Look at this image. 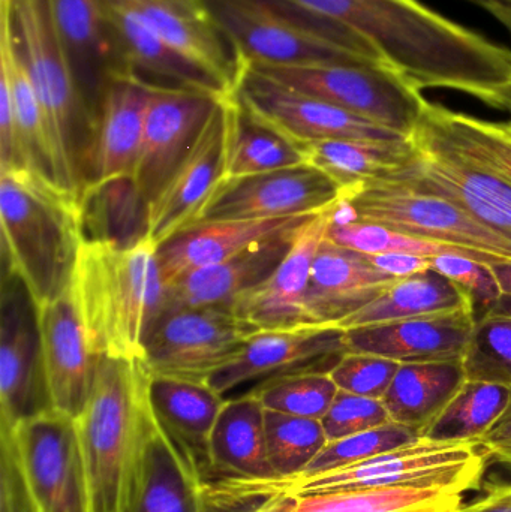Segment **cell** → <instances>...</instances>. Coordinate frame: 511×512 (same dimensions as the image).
I'll return each instance as SVG.
<instances>
[{"instance_id":"15","label":"cell","mask_w":511,"mask_h":512,"mask_svg":"<svg viewBox=\"0 0 511 512\" xmlns=\"http://www.w3.org/2000/svg\"><path fill=\"white\" fill-rule=\"evenodd\" d=\"M50 409L42 379L36 307L18 277L5 273L0 322V432Z\"/></svg>"},{"instance_id":"35","label":"cell","mask_w":511,"mask_h":512,"mask_svg":"<svg viewBox=\"0 0 511 512\" xmlns=\"http://www.w3.org/2000/svg\"><path fill=\"white\" fill-rule=\"evenodd\" d=\"M225 400L209 384L153 376L150 381V403L159 423L200 459L206 471L210 438Z\"/></svg>"},{"instance_id":"7","label":"cell","mask_w":511,"mask_h":512,"mask_svg":"<svg viewBox=\"0 0 511 512\" xmlns=\"http://www.w3.org/2000/svg\"><path fill=\"white\" fill-rule=\"evenodd\" d=\"M410 140L417 159L399 173L511 243V173L453 123L449 108L428 102Z\"/></svg>"},{"instance_id":"50","label":"cell","mask_w":511,"mask_h":512,"mask_svg":"<svg viewBox=\"0 0 511 512\" xmlns=\"http://www.w3.org/2000/svg\"><path fill=\"white\" fill-rule=\"evenodd\" d=\"M491 14L511 35V0H467Z\"/></svg>"},{"instance_id":"22","label":"cell","mask_w":511,"mask_h":512,"mask_svg":"<svg viewBox=\"0 0 511 512\" xmlns=\"http://www.w3.org/2000/svg\"><path fill=\"white\" fill-rule=\"evenodd\" d=\"M474 310L420 316L345 330L348 352L389 358L399 364L462 361L476 328Z\"/></svg>"},{"instance_id":"25","label":"cell","mask_w":511,"mask_h":512,"mask_svg":"<svg viewBox=\"0 0 511 512\" xmlns=\"http://www.w3.org/2000/svg\"><path fill=\"white\" fill-rule=\"evenodd\" d=\"M317 215L263 221L195 222L158 246L165 288L192 271L219 264L255 243L297 230Z\"/></svg>"},{"instance_id":"40","label":"cell","mask_w":511,"mask_h":512,"mask_svg":"<svg viewBox=\"0 0 511 512\" xmlns=\"http://www.w3.org/2000/svg\"><path fill=\"white\" fill-rule=\"evenodd\" d=\"M327 240L335 245L362 252V254H411L422 256H435L443 254H455L470 256L483 262L501 261L492 256L468 251L458 246L444 245V243L429 242V240L417 239L407 234L396 233L381 225L368 224V222L336 221L332 219Z\"/></svg>"},{"instance_id":"14","label":"cell","mask_w":511,"mask_h":512,"mask_svg":"<svg viewBox=\"0 0 511 512\" xmlns=\"http://www.w3.org/2000/svg\"><path fill=\"white\" fill-rule=\"evenodd\" d=\"M233 96L255 119L296 144L323 140H410L329 102L270 83L248 69Z\"/></svg>"},{"instance_id":"41","label":"cell","mask_w":511,"mask_h":512,"mask_svg":"<svg viewBox=\"0 0 511 512\" xmlns=\"http://www.w3.org/2000/svg\"><path fill=\"white\" fill-rule=\"evenodd\" d=\"M462 364L467 381L511 387V318L494 315L480 318Z\"/></svg>"},{"instance_id":"27","label":"cell","mask_w":511,"mask_h":512,"mask_svg":"<svg viewBox=\"0 0 511 512\" xmlns=\"http://www.w3.org/2000/svg\"><path fill=\"white\" fill-rule=\"evenodd\" d=\"M206 469L155 415L135 512H207Z\"/></svg>"},{"instance_id":"38","label":"cell","mask_w":511,"mask_h":512,"mask_svg":"<svg viewBox=\"0 0 511 512\" xmlns=\"http://www.w3.org/2000/svg\"><path fill=\"white\" fill-rule=\"evenodd\" d=\"M266 439L275 477L305 472L329 442L321 420L267 409Z\"/></svg>"},{"instance_id":"11","label":"cell","mask_w":511,"mask_h":512,"mask_svg":"<svg viewBox=\"0 0 511 512\" xmlns=\"http://www.w3.org/2000/svg\"><path fill=\"white\" fill-rule=\"evenodd\" d=\"M35 512L87 511L86 483L74 418L47 409L0 432Z\"/></svg>"},{"instance_id":"24","label":"cell","mask_w":511,"mask_h":512,"mask_svg":"<svg viewBox=\"0 0 511 512\" xmlns=\"http://www.w3.org/2000/svg\"><path fill=\"white\" fill-rule=\"evenodd\" d=\"M398 277L378 270L368 255L324 240L312 264L306 295L309 324L335 325L380 297Z\"/></svg>"},{"instance_id":"3","label":"cell","mask_w":511,"mask_h":512,"mask_svg":"<svg viewBox=\"0 0 511 512\" xmlns=\"http://www.w3.org/2000/svg\"><path fill=\"white\" fill-rule=\"evenodd\" d=\"M488 454L477 442L437 441L420 438L378 454L372 459L333 471L300 472L290 477L267 480L222 478L216 484L207 483V502L228 504L260 502L279 496L318 495L347 490L450 489L471 492L482 486Z\"/></svg>"},{"instance_id":"29","label":"cell","mask_w":511,"mask_h":512,"mask_svg":"<svg viewBox=\"0 0 511 512\" xmlns=\"http://www.w3.org/2000/svg\"><path fill=\"white\" fill-rule=\"evenodd\" d=\"M207 463L222 478H275L266 439V408L254 391L225 400L210 438Z\"/></svg>"},{"instance_id":"45","label":"cell","mask_w":511,"mask_h":512,"mask_svg":"<svg viewBox=\"0 0 511 512\" xmlns=\"http://www.w3.org/2000/svg\"><path fill=\"white\" fill-rule=\"evenodd\" d=\"M321 423L327 441L332 442L377 429L384 424L392 423V420L383 400L339 390Z\"/></svg>"},{"instance_id":"13","label":"cell","mask_w":511,"mask_h":512,"mask_svg":"<svg viewBox=\"0 0 511 512\" xmlns=\"http://www.w3.org/2000/svg\"><path fill=\"white\" fill-rule=\"evenodd\" d=\"M221 99L203 90L153 84L140 156L129 180L144 212L185 161Z\"/></svg>"},{"instance_id":"1","label":"cell","mask_w":511,"mask_h":512,"mask_svg":"<svg viewBox=\"0 0 511 512\" xmlns=\"http://www.w3.org/2000/svg\"><path fill=\"white\" fill-rule=\"evenodd\" d=\"M143 360L99 357L89 402L75 418L87 511L135 512L155 423Z\"/></svg>"},{"instance_id":"32","label":"cell","mask_w":511,"mask_h":512,"mask_svg":"<svg viewBox=\"0 0 511 512\" xmlns=\"http://www.w3.org/2000/svg\"><path fill=\"white\" fill-rule=\"evenodd\" d=\"M467 381L462 361L401 364L383 403L393 423L420 436L440 417Z\"/></svg>"},{"instance_id":"8","label":"cell","mask_w":511,"mask_h":512,"mask_svg":"<svg viewBox=\"0 0 511 512\" xmlns=\"http://www.w3.org/2000/svg\"><path fill=\"white\" fill-rule=\"evenodd\" d=\"M333 219L381 225L417 239L511 261V243L452 201L420 188L401 173L342 192Z\"/></svg>"},{"instance_id":"26","label":"cell","mask_w":511,"mask_h":512,"mask_svg":"<svg viewBox=\"0 0 511 512\" xmlns=\"http://www.w3.org/2000/svg\"><path fill=\"white\" fill-rule=\"evenodd\" d=\"M300 228L255 243L219 264L186 274L165 288L162 310L233 306L240 295L260 285L278 268Z\"/></svg>"},{"instance_id":"34","label":"cell","mask_w":511,"mask_h":512,"mask_svg":"<svg viewBox=\"0 0 511 512\" xmlns=\"http://www.w3.org/2000/svg\"><path fill=\"white\" fill-rule=\"evenodd\" d=\"M299 147L306 164L326 173L342 192L372 180L389 179L417 159L411 140L395 143L323 140L302 143Z\"/></svg>"},{"instance_id":"10","label":"cell","mask_w":511,"mask_h":512,"mask_svg":"<svg viewBox=\"0 0 511 512\" xmlns=\"http://www.w3.org/2000/svg\"><path fill=\"white\" fill-rule=\"evenodd\" d=\"M258 331L231 307L164 309L150 328L143 361L153 378L207 384Z\"/></svg>"},{"instance_id":"9","label":"cell","mask_w":511,"mask_h":512,"mask_svg":"<svg viewBox=\"0 0 511 512\" xmlns=\"http://www.w3.org/2000/svg\"><path fill=\"white\" fill-rule=\"evenodd\" d=\"M270 83L350 111L410 138L428 105L422 90L384 63L248 66Z\"/></svg>"},{"instance_id":"39","label":"cell","mask_w":511,"mask_h":512,"mask_svg":"<svg viewBox=\"0 0 511 512\" xmlns=\"http://www.w3.org/2000/svg\"><path fill=\"white\" fill-rule=\"evenodd\" d=\"M338 391L329 372L300 370L267 379L254 393L267 411L323 420Z\"/></svg>"},{"instance_id":"42","label":"cell","mask_w":511,"mask_h":512,"mask_svg":"<svg viewBox=\"0 0 511 512\" xmlns=\"http://www.w3.org/2000/svg\"><path fill=\"white\" fill-rule=\"evenodd\" d=\"M420 438L419 433L401 424L389 423L368 432L357 433L338 441L327 442L314 462L305 472L317 474V472L333 471V469L347 468L372 459L378 454L386 453L393 448L408 444L414 439Z\"/></svg>"},{"instance_id":"19","label":"cell","mask_w":511,"mask_h":512,"mask_svg":"<svg viewBox=\"0 0 511 512\" xmlns=\"http://www.w3.org/2000/svg\"><path fill=\"white\" fill-rule=\"evenodd\" d=\"M221 99L185 161L146 210V236L156 246L188 227L225 177L228 102Z\"/></svg>"},{"instance_id":"2","label":"cell","mask_w":511,"mask_h":512,"mask_svg":"<svg viewBox=\"0 0 511 512\" xmlns=\"http://www.w3.org/2000/svg\"><path fill=\"white\" fill-rule=\"evenodd\" d=\"M69 291L96 357L144 360L165 298L158 246L149 237H84Z\"/></svg>"},{"instance_id":"53","label":"cell","mask_w":511,"mask_h":512,"mask_svg":"<svg viewBox=\"0 0 511 512\" xmlns=\"http://www.w3.org/2000/svg\"><path fill=\"white\" fill-rule=\"evenodd\" d=\"M489 459L497 460V462L503 463V465L511 468V444L503 445V447L494 448V450L488 451Z\"/></svg>"},{"instance_id":"33","label":"cell","mask_w":511,"mask_h":512,"mask_svg":"<svg viewBox=\"0 0 511 512\" xmlns=\"http://www.w3.org/2000/svg\"><path fill=\"white\" fill-rule=\"evenodd\" d=\"M464 309L474 310L470 295L443 274L429 268L396 280L380 297L342 319L336 327L350 330Z\"/></svg>"},{"instance_id":"18","label":"cell","mask_w":511,"mask_h":512,"mask_svg":"<svg viewBox=\"0 0 511 512\" xmlns=\"http://www.w3.org/2000/svg\"><path fill=\"white\" fill-rule=\"evenodd\" d=\"M347 352L345 330L335 325L260 330L207 384L224 396L257 379L267 381L300 370L330 372Z\"/></svg>"},{"instance_id":"49","label":"cell","mask_w":511,"mask_h":512,"mask_svg":"<svg viewBox=\"0 0 511 512\" xmlns=\"http://www.w3.org/2000/svg\"><path fill=\"white\" fill-rule=\"evenodd\" d=\"M507 444H511V397L503 417L489 430L488 435L480 441V447H482L485 453H488V451L494 450V448L503 447V445Z\"/></svg>"},{"instance_id":"51","label":"cell","mask_w":511,"mask_h":512,"mask_svg":"<svg viewBox=\"0 0 511 512\" xmlns=\"http://www.w3.org/2000/svg\"><path fill=\"white\" fill-rule=\"evenodd\" d=\"M503 294L511 295V261L489 262Z\"/></svg>"},{"instance_id":"44","label":"cell","mask_w":511,"mask_h":512,"mask_svg":"<svg viewBox=\"0 0 511 512\" xmlns=\"http://www.w3.org/2000/svg\"><path fill=\"white\" fill-rule=\"evenodd\" d=\"M399 367L401 364L389 358L347 352L329 373L339 390L381 400Z\"/></svg>"},{"instance_id":"28","label":"cell","mask_w":511,"mask_h":512,"mask_svg":"<svg viewBox=\"0 0 511 512\" xmlns=\"http://www.w3.org/2000/svg\"><path fill=\"white\" fill-rule=\"evenodd\" d=\"M107 12L123 62L138 77L158 86L203 90L227 98L171 50L128 0H107Z\"/></svg>"},{"instance_id":"6","label":"cell","mask_w":511,"mask_h":512,"mask_svg":"<svg viewBox=\"0 0 511 512\" xmlns=\"http://www.w3.org/2000/svg\"><path fill=\"white\" fill-rule=\"evenodd\" d=\"M206 3L243 68L383 63L353 33L282 0H206Z\"/></svg>"},{"instance_id":"17","label":"cell","mask_w":511,"mask_h":512,"mask_svg":"<svg viewBox=\"0 0 511 512\" xmlns=\"http://www.w3.org/2000/svg\"><path fill=\"white\" fill-rule=\"evenodd\" d=\"M152 89V83L131 69L111 75L99 101L83 197L96 189L131 180L140 156Z\"/></svg>"},{"instance_id":"20","label":"cell","mask_w":511,"mask_h":512,"mask_svg":"<svg viewBox=\"0 0 511 512\" xmlns=\"http://www.w3.org/2000/svg\"><path fill=\"white\" fill-rule=\"evenodd\" d=\"M147 23L221 95L233 96L245 75L206 0H128Z\"/></svg>"},{"instance_id":"4","label":"cell","mask_w":511,"mask_h":512,"mask_svg":"<svg viewBox=\"0 0 511 512\" xmlns=\"http://www.w3.org/2000/svg\"><path fill=\"white\" fill-rule=\"evenodd\" d=\"M0 225L5 273L23 282L35 306L59 297L86 237L81 201L29 170L5 168Z\"/></svg>"},{"instance_id":"43","label":"cell","mask_w":511,"mask_h":512,"mask_svg":"<svg viewBox=\"0 0 511 512\" xmlns=\"http://www.w3.org/2000/svg\"><path fill=\"white\" fill-rule=\"evenodd\" d=\"M431 268L461 286L470 295L477 321L488 315L503 295L489 262L470 256L443 254L431 256Z\"/></svg>"},{"instance_id":"52","label":"cell","mask_w":511,"mask_h":512,"mask_svg":"<svg viewBox=\"0 0 511 512\" xmlns=\"http://www.w3.org/2000/svg\"><path fill=\"white\" fill-rule=\"evenodd\" d=\"M488 315L504 316V318H511V295L503 294L500 300L492 307Z\"/></svg>"},{"instance_id":"23","label":"cell","mask_w":511,"mask_h":512,"mask_svg":"<svg viewBox=\"0 0 511 512\" xmlns=\"http://www.w3.org/2000/svg\"><path fill=\"white\" fill-rule=\"evenodd\" d=\"M57 38L81 90L98 114L111 75L129 69L108 20L107 0H47Z\"/></svg>"},{"instance_id":"37","label":"cell","mask_w":511,"mask_h":512,"mask_svg":"<svg viewBox=\"0 0 511 512\" xmlns=\"http://www.w3.org/2000/svg\"><path fill=\"white\" fill-rule=\"evenodd\" d=\"M511 387L495 382L465 381L452 402L422 436L437 441L480 444L509 406Z\"/></svg>"},{"instance_id":"12","label":"cell","mask_w":511,"mask_h":512,"mask_svg":"<svg viewBox=\"0 0 511 512\" xmlns=\"http://www.w3.org/2000/svg\"><path fill=\"white\" fill-rule=\"evenodd\" d=\"M341 198L342 189L309 164L252 176L224 177L191 224L320 215L335 207Z\"/></svg>"},{"instance_id":"5","label":"cell","mask_w":511,"mask_h":512,"mask_svg":"<svg viewBox=\"0 0 511 512\" xmlns=\"http://www.w3.org/2000/svg\"><path fill=\"white\" fill-rule=\"evenodd\" d=\"M8 3L18 48L44 116L57 185L81 201L98 114L69 65L47 0Z\"/></svg>"},{"instance_id":"30","label":"cell","mask_w":511,"mask_h":512,"mask_svg":"<svg viewBox=\"0 0 511 512\" xmlns=\"http://www.w3.org/2000/svg\"><path fill=\"white\" fill-rule=\"evenodd\" d=\"M0 75L11 86L21 168L57 185L44 116L18 48L8 0H0Z\"/></svg>"},{"instance_id":"46","label":"cell","mask_w":511,"mask_h":512,"mask_svg":"<svg viewBox=\"0 0 511 512\" xmlns=\"http://www.w3.org/2000/svg\"><path fill=\"white\" fill-rule=\"evenodd\" d=\"M450 117L483 153L511 173V116L509 120L492 122L450 110Z\"/></svg>"},{"instance_id":"16","label":"cell","mask_w":511,"mask_h":512,"mask_svg":"<svg viewBox=\"0 0 511 512\" xmlns=\"http://www.w3.org/2000/svg\"><path fill=\"white\" fill-rule=\"evenodd\" d=\"M35 307L48 406L75 420L89 402L99 357L90 349L69 286L59 297Z\"/></svg>"},{"instance_id":"36","label":"cell","mask_w":511,"mask_h":512,"mask_svg":"<svg viewBox=\"0 0 511 512\" xmlns=\"http://www.w3.org/2000/svg\"><path fill=\"white\" fill-rule=\"evenodd\" d=\"M302 164L306 161L299 144L255 119L231 96L225 177L252 176Z\"/></svg>"},{"instance_id":"21","label":"cell","mask_w":511,"mask_h":512,"mask_svg":"<svg viewBox=\"0 0 511 512\" xmlns=\"http://www.w3.org/2000/svg\"><path fill=\"white\" fill-rule=\"evenodd\" d=\"M333 209L306 222L284 261L260 285L234 301L231 309L260 330L312 327L306 312V295L312 264L333 219Z\"/></svg>"},{"instance_id":"47","label":"cell","mask_w":511,"mask_h":512,"mask_svg":"<svg viewBox=\"0 0 511 512\" xmlns=\"http://www.w3.org/2000/svg\"><path fill=\"white\" fill-rule=\"evenodd\" d=\"M368 255V254H366ZM369 261L384 271L389 276L407 277L420 271L431 268V256L411 255V254H374L368 255Z\"/></svg>"},{"instance_id":"48","label":"cell","mask_w":511,"mask_h":512,"mask_svg":"<svg viewBox=\"0 0 511 512\" xmlns=\"http://www.w3.org/2000/svg\"><path fill=\"white\" fill-rule=\"evenodd\" d=\"M462 512H511V483L488 484L483 496L465 504Z\"/></svg>"},{"instance_id":"31","label":"cell","mask_w":511,"mask_h":512,"mask_svg":"<svg viewBox=\"0 0 511 512\" xmlns=\"http://www.w3.org/2000/svg\"><path fill=\"white\" fill-rule=\"evenodd\" d=\"M464 507L465 493L459 490L393 487L279 496L258 502L249 512H462Z\"/></svg>"}]
</instances>
